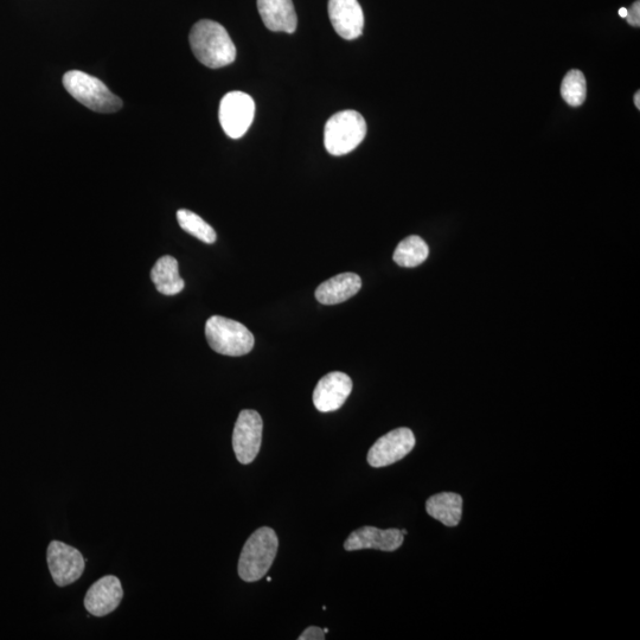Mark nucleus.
<instances>
[{
	"label": "nucleus",
	"mask_w": 640,
	"mask_h": 640,
	"mask_svg": "<svg viewBox=\"0 0 640 640\" xmlns=\"http://www.w3.org/2000/svg\"><path fill=\"white\" fill-rule=\"evenodd\" d=\"M192 53L204 66L219 69L236 59L235 44L220 23L203 19L192 27L189 36Z\"/></svg>",
	"instance_id": "f257e3e1"
},
{
	"label": "nucleus",
	"mask_w": 640,
	"mask_h": 640,
	"mask_svg": "<svg viewBox=\"0 0 640 640\" xmlns=\"http://www.w3.org/2000/svg\"><path fill=\"white\" fill-rule=\"evenodd\" d=\"M279 547L278 536L268 527L254 531L242 549L239 575L243 581L255 582L270 571Z\"/></svg>",
	"instance_id": "f03ea898"
},
{
	"label": "nucleus",
	"mask_w": 640,
	"mask_h": 640,
	"mask_svg": "<svg viewBox=\"0 0 640 640\" xmlns=\"http://www.w3.org/2000/svg\"><path fill=\"white\" fill-rule=\"evenodd\" d=\"M63 86L75 100L91 111L115 113L123 107V101L104 82L80 70H70L64 74Z\"/></svg>",
	"instance_id": "7ed1b4c3"
},
{
	"label": "nucleus",
	"mask_w": 640,
	"mask_h": 640,
	"mask_svg": "<svg viewBox=\"0 0 640 640\" xmlns=\"http://www.w3.org/2000/svg\"><path fill=\"white\" fill-rule=\"evenodd\" d=\"M367 134V123L356 111L339 112L328 120L324 130V145L332 156L348 155L360 145Z\"/></svg>",
	"instance_id": "20e7f679"
},
{
	"label": "nucleus",
	"mask_w": 640,
	"mask_h": 640,
	"mask_svg": "<svg viewBox=\"0 0 640 640\" xmlns=\"http://www.w3.org/2000/svg\"><path fill=\"white\" fill-rule=\"evenodd\" d=\"M206 337L210 348L224 356H245L255 344L252 332L245 325L221 316L207 320Z\"/></svg>",
	"instance_id": "39448f33"
},
{
	"label": "nucleus",
	"mask_w": 640,
	"mask_h": 640,
	"mask_svg": "<svg viewBox=\"0 0 640 640\" xmlns=\"http://www.w3.org/2000/svg\"><path fill=\"white\" fill-rule=\"evenodd\" d=\"M255 117V102L251 95L243 92H230L223 96L219 118L224 133L229 138L240 139L245 136Z\"/></svg>",
	"instance_id": "423d86ee"
},
{
	"label": "nucleus",
	"mask_w": 640,
	"mask_h": 640,
	"mask_svg": "<svg viewBox=\"0 0 640 640\" xmlns=\"http://www.w3.org/2000/svg\"><path fill=\"white\" fill-rule=\"evenodd\" d=\"M51 578L59 587L78 581L85 572L86 562L78 549L60 541H51L47 550Z\"/></svg>",
	"instance_id": "0eeeda50"
},
{
	"label": "nucleus",
	"mask_w": 640,
	"mask_h": 640,
	"mask_svg": "<svg viewBox=\"0 0 640 640\" xmlns=\"http://www.w3.org/2000/svg\"><path fill=\"white\" fill-rule=\"evenodd\" d=\"M264 422L253 409H245L239 415L233 432V448L236 458L243 465L254 462L262 443Z\"/></svg>",
	"instance_id": "6e6552de"
},
{
	"label": "nucleus",
	"mask_w": 640,
	"mask_h": 640,
	"mask_svg": "<svg viewBox=\"0 0 640 640\" xmlns=\"http://www.w3.org/2000/svg\"><path fill=\"white\" fill-rule=\"evenodd\" d=\"M415 443L412 430L398 428L376 441L368 452V463L377 469L398 463L413 451Z\"/></svg>",
	"instance_id": "1a4fd4ad"
},
{
	"label": "nucleus",
	"mask_w": 640,
	"mask_h": 640,
	"mask_svg": "<svg viewBox=\"0 0 640 640\" xmlns=\"http://www.w3.org/2000/svg\"><path fill=\"white\" fill-rule=\"evenodd\" d=\"M124 598L123 586L117 576L107 575L89 587L85 597L86 610L94 617H105L117 610Z\"/></svg>",
	"instance_id": "9d476101"
},
{
	"label": "nucleus",
	"mask_w": 640,
	"mask_h": 640,
	"mask_svg": "<svg viewBox=\"0 0 640 640\" xmlns=\"http://www.w3.org/2000/svg\"><path fill=\"white\" fill-rule=\"evenodd\" d=\"M352 392V381L347 374L334 371L325 375L313 392V403L319 412H335L348 400Z\"/></svg>",
	"instance_id": "9b49d317"
},
{
	"label": "nucleus",
	"mask_w": 640,
	"mask_h": 640,
	"mask_svg": "<svg viewBox=\"0 0 640 640\" xmlns=\"http://www.w3.org/2000/svg\"><path fill=\"white\" fill-rule=\"evenodd\" d=\"M405 539L399 529L382 530L375 527H363L352 533L344 543L348 552L362 549H376L381 552H395Z\"/></svg>",
	"instance_id": "f8f14e48"
},
{
	"label": "nucleus",
	"mask_w": 640,
	"mask_h": 640,
	"mask_svg": "<svg viewBox=\"0 0 640 640\" xmlns=\"http://www.w3.org/2000/svg\"><path fill=\"white\" fill-rule=\"evenodd\" d=\"M329 17L332 27L344 40H356L362 35L364 15L357 0H329Z\"/></svg>",
	"instance_id": "ddd939ff"
},
{
	"label": "nucleus",
	"mask_w": 640,
	"mask_h": 640,
	"mask_svg": "<svg viewBox=\"0 0 640 640\" xmlns=\"http://www.w3.org/2000/svg\"><path fill=\"white\" fill-rule=\"evenodd\" d=\"M258 10L267 29L293 34L298 17L292 0H258Z\"/></svg>",
	"instance_id": "4468645a"
},
{
	"label": "nucleus",
	"mask_w": 640,
	"mask_h": 640,
	"mask_svg": "<svg viewBox=\"0 0 640 640\" xmlns=\"http://www.w3.org/2000/svg\"><path fill=\"white\" fill-rule=\"evenodd\" d=\"M362 288V279L356 273H342L325 283L316 290V299L323 305H337L347 302L356 296Z\"/></svg>",
	"instance_id": "2eb2a0df"
},
{
	"label": "nucleus",
	"mask_w": 640,
	"mask_h": 640,
	"mask_svg": "<svg viewBox=\"0 0 640 640\" xmlns=\"http://www.w3.org/2000/svg\"><path fill=\"white\" fill-rule=\"evenodd\" d=\"M427 514L446 527H457L463 516V497L453 492H441L427 499Z\"/></svg>",
	"instance_id": "dca6fc26"
},
{
	"label": "nucleus",
	"mask_w": 640,
	"mask_h": 640,
	"mask_svg": "<svg viewBox=\"0 0 640 640\" xmlns=\"http://www.w3.org/2000/svg\"><path fill=\"white\" fill-rule=\"evenodd\" d=\"M152 283L164 296H176L185 287V281L179 275L178 261L174 256L160 258L151 271Z\"/></svg>",
	"instance_id": "f3484780"
},
{
	"label": "nucleus",
	"mask_w": 640,
	"mask_h": 640,
	"mask_svg": "<svg viewBox=\"0 0 640 640\" xmlns=\"http://www.w3.org/2000/svg\"><path fill=\"white\" fill-rule=\"evenodd\" d=\"M430 248L418 235L408 236L396 247L393 259L401 267H418L427 260Z\"/></svg>",
	"instance_id": "a211bd4d"
},
{
	"label": "nucleus",
	"mask_w": 640,
	"mask_h": 640,
	"mask_svg": "<svg viewBox=\"0 0 640 640\" xmlns=\"http://www.w3.org/2000/svg\"><path fill=\"white\" fill-rule=\"evenodd\" d=\"M179 226L188 234L195 236L207 245H213L217 240V235L213 227L192 211L181 209L177 211Z\"/></svg>",
	"instance_id": "6ab92c4d"
},
{
	"label": "nucleus",
	"mask_w": 640,
	"mask_h": 640,
	"mask_svg": "<svg viewBox=\"0 0 640 640\" xmlns=\"http://www.w3.org/2000/svg\"><path fill=\"white\" fill-rule=\"evenodd\" d=\"M561 94L569 106L579 107L584 104L587 95L585 75L576 69L568 72L562 81Z\"/></svg>",
	"instance_id": "aec40b11"
},
{
	"label": "nucleus",
	"mask_w": 640,
	"mask_h": 640,
	"mask_svg": "<svg viewBox=\"0 0 640 640\" xmlns=\"http://www.w3.org/2000/svg\"><path fill=\"white\" fill-rule=\"evenodd\" d=\"M299 640H324L325 632L317 626H310L299 636Z\"/></svg>",
	"instance_id": "412c9836"
},
{
	"label": "nucleus",
	"mask_w": 640,
	"mask_h": 640,
	"mask_svg": "<svg viewBox=\"0 0 640 640\" xmlns=\"http://www.w3.org/2000/svg\"><path fill=\"white\" fill-rule=\"evenodd\" d=\"M627 22H629L632 27L639 28L640 27V2L633 3L630 10H627L626 16Z\"/></svg>",
	"instance_id": "4be33fe9"
},
{
	"label": "nucleus",
	"mask_w": 640,
	"mask_h": 640,
	"mask_svg": "<svg viewBox=\"0 0 640 640\" xmlns=\"http://www.w3.org/2000/svg\"><path fill=\"white\" fill-rule=\"evenodd\" d=\"M635 105L639 110V108H640V92L639 91L635 95Z\"/></svg>",
	"instance_id": "5701e85b"
},
{
	"label": "nucleus",
	"mask_w": 640,
	"mask_h": 640,
	"mask_svg": "<svg viewBox=\"0 0 640 640\" xmlns=\"http://www.w3.org/2000/svg\"><path fill=\"white\" fill-rule=\"evenodd\" d=\"M619 16L622 18H626L627 16V9L626 8H622L619 10Z\"/></svg>",
	"instance_id": "b1692460"
},
{
	"label": "nucleus",
	"mask_w": 640,
	"mask_h": 640,
	"mask_svg": "<svg viewBox=\"0 0 640 640\" xmlns=\"http://www.w3.org/2000/svg\"><path fill=\"white\" fill-rule=\"evenodd\" d=\"M402 535H407L408 531L406 529L401 530Z\"/></svg>",
	"instance_id": "393cba45"
},
{
	"label": "nucleus",
	"mask_w": 640,
	"mask_h": 640,
	"mask_svg": "<svg viewBox=\"0 0 640 640\" xmlns=\"http://www.w3.org/2000/svg\"><path fill=\"white\" fill-rule=\"evenodd\" d=\"M323 631L325 632V635H326V633L329 632V629H324Z\"/></svg>",
	"instance_id": "a878e982"
}]
</instances>
